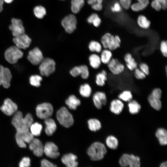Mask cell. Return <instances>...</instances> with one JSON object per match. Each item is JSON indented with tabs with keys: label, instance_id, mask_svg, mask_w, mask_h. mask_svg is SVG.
Here are the masks:
<instances>
[{
	"label": "cell",
	"instance_id": "6da1fadb",
	"mask_svg": "<svg viewBox=\"0 0 167 167\" xmlns=\"http://www.w3.org/2000/svg\"><path fill=\"white\" fill-rule=\"evenodd\" d=\"M33 122V119L31 114L28 113L23 118L22 113L17 111L15 114L11 123L17 132H24L29 131V128Z\"/></svg>",
	"mask_w": 167,
	"mask_h": 167
},
{
	"label": "cell",
	"instance_id": "7a4b0ae2",
	"mask_svg": "<svg viewBox=\"0 0 167 167\" xmlns=\"http://www.w3.org/2000/svg\"><path fill=\"white\" fill-rule=\"evenodd\" d=\"M107 152V149L103 144L95 142L91 145L87 152L92 160L96 161L102 159Z\"/></svg>",
	"mask_w": 167,
	"mask_h": 167
},
{
	"label": "cell",
	"instance_id": "3957f363",
	"mask_svg": "<svg viewBox=\"0 0 167 167\" xmlns=\"http://www.w3.org/2000/svg\"><path fill=\"white\" fill-rule=\"evenodd\" d=\"M101 42L104 49L113 51L120 47L121 40L118 36H114L110 33H107L102 36Z\"/></svg>",
	"mask_w": 167,
	"mask_h": 167
},
{
	"label": "cell",
	"instance_id": "277c9868",
	"mask_svg": "<svg viewBox=\"0 0 167 167\" xmlns=\"http://www.w3.org/2000/svg\"><path fill=\"white\" fill-rule=\"evenodd\" d=\"M56 117L60 124L64 127L69 128L73 124V116L65 107H61L57 111Z\"/></svg>",
	"mask_w": 167,
	"mask_h": 167
},
{
	"label": "cell",
	"instance_id": "5b68a950",
	"mask_svg": "<svg viewBox=\"0 0 167 167\" xmlns=\"http://www.w3.org/2000/svg\"><path fill=\"white\" fill-rule=\"evenodd\" d=\"M39 65V70L42 76H48L55 71L56 63L51 58H44Z\"/></svg>",
	"mask_w": 167,
	"mask_h": 167
},
{
	"label": "cell",
	"instance_id": "8992f818",
	"mask_svg": "<svg viewBox=\"0 0 167 167\" xmlns=\"http://www.w3.org/2000/svg\"><path fill=\"white\" fill-rule=\"evenodd\" d=\"M23 52L16 46H11L8 48L5 53L6 60L9 63L15 64L18 59L22 57Z\"/></svg>",
	"mask_w": 167,
	"mask_h": 167
},
{
	"label": "cell",
	"instance_id": "52a82bcc",
	"mask_svg": "<svg viewBox=\"0 0 167 167\" xmlns=\"http://www.w3.org/2000/svg\"><path fill=\"white\" fill-rule=\"evenodd\" d=\"M140 159L133 154H123L119 160V163L122 167H139L140 166Z\"/></svg>",
	"mask_w": 167,
	"mask_h": 167
},
{
	"label": "cell",
	"instance_id": "ba28073f",
	"mask_svg": "<svg viewBox=\"0 0 167 167\" xmlns=\"http://www.w3.org/2000/svg\"><path fill=\"white\" fill-rule=\"evenodd\" d=\"M61 24L66 32L71 33L76 28L77 19L74 15L69 14L62 19L61 20Z\"/></svg>",
	"mask_w": 167,
	"mask_h": 167
},
{
	"label": "cell",
	"instance_id": "9c48e42d",
	"mask_svg": "<svg viewBox=\"0 0 167 167\" xmlns=\"http://www.w3.org/2000/svg\"><path fill=\"white\" fill-rule=\"evenodd\" d=\"M37 117L41 119H45L52 116L53 112V107L49 103H43L38 105L36 108Z\"/></svg>",
	"mask_w": 167,
	"mask_h": 167
},
{
	"label": "cell",
	"instance_id": "30bf717a",
	"mask_svg": "<svg viewBox=\"0 0 167 167\" xmlns=\"http://www.w3.org/2000/svg\"><path fill=\"white\" fill-rule=\"evenodd\" d=\"M15 138L18 145L21 148L26 147V143H29L34 138V136L30 131L17 132Z\"/></svg>",
	"mask_w": 167,
	"mask_h": 167
},
{
	"label": "cell",
	"instance_id": "8fae6325",
	"mask_svg": "<svg viewBox=\"0 0 167 167\" xmlns=\"http://www.w3.org/2000/svg\"><path fill=\"white\" fill-rule=\"evenodd\" d=\"M108 68L111 72L114 75H119L124 71L125 66L119 60L112 58L107 64Z\"/></svg>",
	"mask_w": 167,
	"mask_h": 167
},
{
	"label": "cell",
	"instance_id": "7c38bea8",
	"mask_svg": "<svg viewBox=\"0 0 167 167\" xmlns=\"http://www.w3.org/2000/svg\"><path fill=\"white\" fill-rule=\"evenodd\" d=\"M12 75L10 70L0 65V85L5 88H8L10 86Z\"/></svg>",
	"mask_w": 167,
	"mask_h": 167
},
{
	"label": "cell",
	"instance_id": "4fadbf2b",
	"mask_svg": "<svg viewBox=\"0 0 167 167\" xmlns=\"http://www.w3.org/2000/svg\"><path fill=\"white\" fill-rule=\"evenodd\" d=\"M11 24L9 26L14 37L17 36L25 33L24 28L21 20L19 19L12 18Z\"/></svg>",
	"mask_w": 167,
	"mask_h": 167
},
{
	"label": "cell",
	"instance_id": "5bb4252c",
	"mask_svg": "<svg viewBox=\"0 0 167 167\" xmlns=\"http://www.w3.org/2000/svg\"><path fill=\"white\" fill-rule=\"evenodd\" d=\"M27 58L32 64L37 65L41 63L44 57L41 51L35 47L29 52Z\"/></svg>",
	"mask_w": 167,
	"mask_h": 167
},
{
	"label": "cell",
	"instance_id": "9a60e30c",
	"mask_svg": "<svg viewBox=\"0 0 167 167\" xmlns=\"http://www.w3.org/2000/svg\"><path fill=\"white\" fill-rule=\"evenodd\" d=\"M13 40L15 46L20 49H26L29 47L31 42L30 38L25 33L14 37Z\"/></svg>",
	"mask_w": 167,
	"mask_h": 167
},
{
	"label": "cell",
	"instance_id": "2e32d148",
	"mask_svg": "<svg viewBox=\"0 0 167 167\" xmlns=\"http://www.w3.org/2000/svg\"><path fill=\"white\" fill-rule=\"evenodd\" d=\"M44 153L47 156L52 159L57 158L60 155L58 147L52 142H47L45 144Z\"/></svg>",
	"mask_w": 167,
	"mask_h": 167
},
{
	"label": "cell",
	"instance_id": "e0dca14e",
	"mask_svg": "<svg viewBox=\"0 0 167 167\" xmlns=\"http://www.w3.org/2000/svg\"><path fill=\"white\" fill-rule=\"evenodd\" d=\"M0 109L5 114L8 116L12 115L17 110L18 107L16 104L9 98L6 99Z\"/></svg>",
	"mask_w": 167,
	"mask_h": 167
},
{
	"label": "cell",
	"instance_id": "ac0fdd59",
	"mask_svg": "<svg viewBox=\"0 0 167 167\" xmlns=\"http://www.w3.org/2000/svg\"><path fill=\"white\" fill-rule=\"evenodd\" d=\"M29 143V148L32 151L35 155L38 157H41L43 155L44 146L39 139L34 138Z\"/></svg>",
	"mask_w": 167,
	"mask_h": 167
},
{
	"label": "cell",
	"instance_id": "d6986e66",
	"mask_svg": "<svg viewBox=\"0 0 167 167\" xmlns=\"http://www.w3.org/2000/svg\"><path fill=\"white\" fill-rule=\"evenodd\" d=\"M93 100L95 106L99 109H101L102 105L106 104L107 101L105 93L102 91H97L93 95Z\"/></svg>",
	"mask_w": 167,
	"mask_h": 167
},
{
	"label": "cell",
	"instance_id": "ffe728a7",
	"mask_svg": "<svg viewBox=\"0 0 167 167\" xmlns=\"http://www.w3.org/2000/svg\"><path fill=\"white\" fill-rule=\"evenodd\" d=\"M77 157L74 154L70 153L64 155L61 160L62 162L68 167H76L78 165L76 161Z\"/></svg>",
	"mask_w": 167,
	"mask_h": 167
},
{
	"label": "cell",
	"instance_id": "44dd1931",
	"mask_svg": "<svg viewBox=\"0 0 167 167\" xmlns=\"http://www.w3.org/2000/svg\"><path fill=\"white\" fill-rule=\"evenodd\" d=\"M124 106V104L121 100L115 99L111 102L110 109L112 113L118 114L122 112Z\"/></svg>",
	"mask_w": 167,
	"mask_h": 167
},
{
	"label": "cell",
	"instance_id": "7402d4cb",
	"mask_svg": "<svg viewBox=\"0 0 167 167\" xmlns=\"http://www.w3.org/2000/svg\"><path fill=\"white\" fill-rule=\"evenodd\" d=\"M44 122L46 126L45 129V133L48 136L52 135L57 128L54 121L52 118H49L45 119Z\"/></svg>",
	"mask_w": 167,
	"mask_h": 167
},
{
	"label": "cell",
	"instance_id": "603a6c76",
	"mask_svg": "<svg viewBox=\"0 0 167 167\" xmlns=\"http://www.w3.org/2000/svg\"><path fill=\"white\" fill-rule=\"evenodd\" d=\"M124 58L126 67L130 71H133L137 67V63L131 54L126 53Z\"/></svg>",
	"mask_w": 167,
	"mask_h": 167
},
{
	"label": "cell",
	"instance_id": "cb8c5ba5",
	"mask_svg": "<svg viewBox=\"0 0 167 167\" xmlns=\"http://www.w3.org/2000/svg\"><path fill=\"white\" fill-rule=\"evenodd\" d=\"M156 136L160 144L162 145L167 144V131L163 128L158 129L156 133Z\"/></svg>",
	"mask_w": 167,
	"mask_h": 167
},
{
	"label": "cell",
	"instance_id": "d4e9b609",
	"mask_svg": "<svg viewBox=\"0 0 167 167\" xmlns=\"http://www.w3.org/2000/svg\"><path fill=\"white\" fill-rule=\"evenodd\" d=\"M65 103L70 109L75 110L80 105L81 102L75 95H72L66 100Z\"/></svg>",
	"mask_w": 167,
	"mask_h": 167
},
{
	"label": "cell",
	"instance_id": "484cf974",
	"mask_svg": "<svg viewBox=\"0 0 167 167\" xmlns=\"http://www.w3.org/2000/svg\"><path fill=\"white\" fill-rule=\"evenodd\" d=\"M107 79V73L105 70H103L97 74L95 82L97 85L102 87L105 85Z\"/></svg>",
	"mask_w": 167,
	"mask_h": 167
},
{
	"label": "cell",
	"instance_id": "4316f807",
	"mask_svg": "<svg viewBox=\"0 0 167 167\" xmlns=\"http://www.w3.org/2000/svg\"><path fill=\"white\" fill-rule=\"evenodd\" d=\"M148 100L150 105L154 109L158 110L161 108L162 104L161 98L150 94L148 96Z\"/></svg>",
	"mask_w": 167,
	"mask_h": 167
},
{
	"label": "cell",
	"instance_id": "83f0119b",
	"mask_svg": "<svg viewBox=\"0 0 167 167\" xmlns=\"http://www.w3.org/2000/svg\"><path fill=\"white\" fill-rule=\"evenodd\" d=\"M84 0H71V10L72 12L76 14L78 13L84 6Z\"/></svg>",
	"mask_w": 167,
	"mask_h": 167
},
{
	"label": "cell",
	"instance_id": "f1b7e54d",
	"mask_svg": "<svg viewBox=\"0 0 167 167\" xmlns=\"http://www.w3.org/2000/svg\"><path fill=\"white\" fill-rule=\"evenodd\" d=\"M89 61L90 66L94 69L98 68L102 63L100 56L95 54L90 55Z\"/></svg>",
	"mask_w": 167,
	"mask_h": 167
},
{
	"label": "cell",
	"instance_id": "f546056e",
	"mask_svg": "<svg viewBox=\"0 0 167 167\" xmlns=\"http://www.w3.org/2000/svg\"><path fill=\"white\" fill-rule=\"evenodd\" d=\"M100 56L101 62L107 64L112 58L113 54L112 51L109 49H105L101 52Z\"/></svg>",
	"mask_w": 167,
	"mask_h": 167
},
{
	"label": "cell",
	"instance_id": "4dcf8cb0",
	"mask_svg": "<svg viewBox=\"0 0 167 167\" xmlns=\"http://www.w3.org/2000/svg\"><path fill=\"white\" fill-rule=\"evenodd\" d=\"M92 88L90 85L86 83L80 85L79 92L81 95L84 97H88L92 93Z\"/></svg>",
	"mask_w": 167,
	"mask_h": 167
},
{
	"label": "cell",
	"instance_id": "1f68e13d",
	"mask_svg": "<svg viewBox=\"0 0 167 167\" xmlns=\"http://www.w3.org/2000/svg\"><path fill=\"white\" fill-rule=\"evenodd\" d=\"M87 21L89 24H92L94 27H98L101 23V20L96 13H93L90 15L87 19Z\"/></svg>",
	"mask_w": 167,
	"mask_h": 167
},
{
	"label": "cell",
	"instance_id": "d6a6232c",
	"mask_svg": "<svg viewBox=\"0 0 167 167\" xmlns=\"http://www.w3.org/2000/svg\"><path fill=\"white\" fill-rule=\"evenodd\" d=\"M128 105L129 112L132 114L138 113L141 109V106L135 100H131L129 101Z\"/></svg>",
	"mask_w": 167,
	"mask_h": 167
},
{
	"label": "cell",
	"instance_id": "836d02e7",
	"mask_svg": "<svg viewBox=\"0 0 167 167\" xmlns=\"http://www.w3.org/2000/svg\"><path fill=\"white\" fill-rule=\"evenodd\" d=\"M33 12L35 16L38 19H42L46 15L45 8L41 5L36 6L33 9Z\"/></svg>",
	"mask_w": 167,
	"mask_h": 167
},
{
	"label": "cell",
	"instance_id": "e575fe53",
	"mask_svg": "<svg viewBox=\"0 0 167 167\" xmlns=\"http://www.w3.org/2000/svg\"><path fill=\"white\" fill-rule=\"evenodd\" d=\"M42 125L37 122L32 123L29 128L30 132L33 136L40 135L42 130Z\"/></svg>",
	"mask_w": 167,
	"mask_h": 167
},
{
	"label": "cell",
	"instance_id": "d590c367",
	"mask_svg": "<svg viewBox=\"0 0 167 167\" xmlns=\"http://www.w3.org/2000/svg\"><path fill=\"white\" fill-rule=\"evenodd\" d=\"M137 22L139 26L143 29L148 28L150 25V22L144 15H141L138 18Z\"/></svg>",
	"mask_w": 167,
	"mask_h": 167
},
{
	"label": "cell",
	"instance_id": "8d00e7d4",
	"mask_svg": "<svg viewBox=\"0 0 167 167\" xmlns=\"http://www.w3.org/2000/svg\"><path fill=\"white\" fill-rule=\"evenodd\" d=\"M89 128L92 131H96L99 130L101 127L100 122L95 118L91 119L88 121Z\"/></svg>",
	"mask_w": 167,
	"mask_h": 167
},
{
	"label": "cell",
	"instance_id": "74e56055",
	"mask_svg": "<svg viewBox=\"0 0 167 167\" xmlns=\"http://www.w3.org/2000/svg\"><path fill=\"white\" fill-rule=\"evenodd\" d=\"M106 143L108 147L111 149H116L118 145V139L113 135L109 136L107 138Z\"/></svg>",
	"mask_w": 167,
	"mask_h": 167
},
{
	"label": "cell",
	"instance_id": "f35d334b",
	"mask_svg": "<svg viewBox=\"0 0 167 167\" xmlns=\"http://www.w3.org/2000/svg\"><path fill=\"white\" fill-rule=\"evenodd\" d=\"M88 48L91 52L99 53L101 52L102 50V45L97 41H92L89 43Z\"/></svg>",
	"mask_w": 167,
	"mask_h": 167
},
{
	"label": "cell",
	"instance_id": "ab89813d",
	"mask_svg": "<svg viewBox=\"0 0 167 167\" xmlns=\"http://www.w3.org/2000/svg\"><path fill=\"white\" fill-rule=\"evenodd\" d=\"M118 98L122 101L127 102L131 100L133 95L131 91L125 90L121 92L118 96Z\"/></svg>",
	"mask_w": 167,
	"mask_h": 167
},
{
	"label": "cell",
	"instance_id": "60d3db41",
	"mask_svg": "<svg viewBox=\"0 0 167 167\" xmlns=\"http://www.w3.org/2000/svg\"><path fill=\"white\" fill-rule=\"evenodd\" d=\"M42 80V77L40 75H32L29 78V82L32 85L38 87L40 86Z\"/></svg>",
	"mask_w": 167,
	"mask_h": 167
},
{
	"label": "cell",
	"instance_id": "b9f144b4",
	"mask_svg": "<svg viewBox=\"0 0 167 167\" xmlns=\"http://www.w3.org/2000/svg\"><path fill=\"white\" fill-rule=\"evenodd\" d=\"M80 70V75L84 79H88L89 76V72L88 67L86 65L79 66Z\"/></svg>",
	"mask_w": 167,
	"mask_h": 167
},
{
	"label": "cell",
	"instance_id": "7bdbcfd3",
	"mask_svg": "<svg viewBox=\"0 0 167 167\" xmlns=\"http://www.w3.org/2000/svg\"><path fill=\"white\" fill-rule=\"evenodd\" d=\"M134 74L135 77L138 79H143L146 77V75L139 68L137 67L134 70Z\"/></svg>",
	"mask_w": 167,
	"mask_h": 167
},
{
	"label": "cell",
	"instance_id": "ee69618b",
	"mask_svg": "<svg viewBox=\"0 0 167 167\" xmlns=\"http://www.w3.org/2000/svg\"><path fill=\"white\" fill-rule=\"evenodd\" d=\"M163 0H153L151 3L152 7L157 11H159L161 9V5Z\"/></svg>",
	"mask_w": 167,
	"mask_h": 167
},
{
	"label": "cell",
	"instance_id": "f6af8a7d",
	"mask_svg": "<svg viewBox=\"0 0 167 167\" xmlns=\"http://www.w3.org/2000/svg\"><path fill=\"white\" fill-rule=\"evenodd\" d=\"M160 50L162 55L165 57H167V42L166 41H162L160 45Z\"/></svg>",
	"mask_w": 167,
	"mask_h": 167
},
{
	"label": "cell",
	"instance_id": "bcb514c9",
	"mask_svg": "<svg viewBox=\"0 0 167 167\" xmlns=\"http://www.w3.org/2000/svg\"><path fill=\"white\" fill-rule=\"evenodd\" d=\"M130 7L132 11L136 12L142 11L146 8L143 5L138 2L135 3L131 5Z\"/></svg>",
	"mask_w": 167,
	"mask_h": 167
},
{
	"label": "cell",
	"instance_id": "7dc6e473",
	"mask_svg": "<svg viewBox=\"0 0 167 167\" xmlns=\"http://www.w3.org/2000/svg\"><path fill=\"white\" fill-rule=\"evenodd\" d=\"M146 75L149 74V68L148 65L145 63H141L139 66V68Z\"/></svg>",
	"mask_w": 167,
	"mask_h": 167
},
{
	"label": "cell",
	"instance_id": "c3c4849f",
	"mask_svg": "<svg viewBox=\"0 0 167 167\" xmlns=\"http://www.w3.org/2000/svg\"><path fill=\"white\" fill-rule=\"evenodd\" d=\"M19 166L20 167H28L30 166V160L29 157H24L20 162Z\"/></svg>",
	"mask_w": 167,
	"mask_h": 167
},
{
	"label": "cell",
	"instance_id": "681fc988",
	"mask_svg": "<svg viewBox=\"0 0 167 167\" xmlns=\"http://www.w3.org/2000/svg\"><path fill=\"white\" fill-rule=\"evenodd\" d=\"M70 74L73 77H76L80 75V70L79 66L73 68L70 71Z\"/></svg>",
	"mask_w": 167,
	"mask_h": 167
},
{
	"label": "cell",
	"instance_id": "f907efd6",
	"mask_svg": "<svg viewBox=\"0 0 167 167\" xmlns=\"http://www.w3.org/2000/svg\"><path fill=\"white\" fill-rule=\"evenodd\" d=\"M131 0H119V3L124 9H129L131 5Z\"/></svg>",
	"mask_w": 167,
	"mask_h": 167
},
{
	"label": "cell",
	"instance_id": "816d5d0a",
	"mask_svg": "<svg viewBox=\"0 0 167 167\" xmlns=\"http://www.w3.org/2000/svg\"><path fill=\"white\" fill-rule=\"evenodd\" d=\"M122 6L118 2H115L113 6L111 8V11L113 12H118L121 11Z\"/></svg>",
	"mask_w": 167,
	"mask_h": 167
},
{
	"label": "cell",
	"instance_id": "f5cc1de1",
	"mask_svg": "<svg viewBox=\"0 0 167 167\" xmlns=\"http://www.w3.org/2000/svg\"><path fill=\"white\" fill-rule=\"evenodd\" d=\"M41 166L43 167H54L57 166L46 159H43L41 161Z\"/></svg>",
	"mask_w": 167,
	"mask_h": 167
},
{
	"label": "cell",
	"instance_id": "db71d44e",
	"mask_svg": "<svg viewBox=\"0 0 167 167\" xmlns=\"http://www.w3.org/2000/svg\"><path fill=\"white\" fill-rule=\"evenodd\" d=\"M91 6L92 9L97 11H100L103 8L102 4L97 2Z\"/></svg>",
	"mask_w": 167,
	"mask_h": 167
},
{
	"label": "cell",
	"instance_id": "11a10c76",
	"mask_svg": "<svg viewBox=\"0 0 167 167\" xmlns=\"http://www.w3.org/2000/svg\"><path fill=\"white\" fill-rule=\"evenodd\" d=\"M138 1V3L143 5L146 7L149 4V0H136Z\"/></svg>",
	"mask_w": 167,
	"mask_h": 167
},
{
	"label": "cell",
	"instance_id": "9f6ffc18",
	"mask_svg": "<svg viewBox=\"0 0 167 167\" xmlns=\"http://www.w3.org/2000/svg\"><path fill=\"white\" fill-rule=\"evenodd\" d=\"M167 7V0H163L161 5L162 9L164 10L166 9Z\"/></svg>",
	"mask_w": 167,
	"mask_h": 167
},
{
	"label": "cell",
	"instance_id": "6f0895ef",
	"mask_svg": "<svg viewBox=\"0 0 167 167\" xmlns=\"http://www.w3.org/2000/svg\"><path fill=\"white\" fill-rule=\"evenodd\" d=\"M97 2L96 0H88L87 3L89 5L92 6Z\"/></svg>",
	"mask_w": 167,
	"mask_h": 167
},
{
	"label": "cell",
	"instance_id": "680465c9",
	"mask_svg": "<svg viewBox=\"0 0 167 167\" xmlns=\"http://www.w3.org/2000/svg\"><path fill=\"white\" fill-rule=\"evenodd\" d=\"M167 162L166 161L162 163L160 165V167H167Z\"/></svg>",
	"mask_w": 167,
	"mask_h": 167
},
{
	"label": "cell",
	"instance_id": "91938a15",
	"mask_svg": "<svg viewBox=\"0 0 167 167\" xmlns=\"http://www.w3.org/2000/svg\"><path fill=\"white\" fill-rule=\"evenodd\" d=\"M4 1L7 3H11L14 0H3Z\"/></svg>",
	"mask_w": 167,
	"mask_h": 167
},
{
	"label": "cell",
	"instance_id": "94428289",
	"mask_svg": "<svg viewBox=\"0 0 167 167\" xmlns=\"http://www.w3.org/2000/svg\"><path fill=\"white\" fill-rule=\"evenodd\" d=\"M3 0H0V6H2L4 3Z\"/></svg>",
	"mask_w": 167,
	"mask_h": 167
},
{
	"label": "cell",
	"instance_id": "6125c7cd",
	"mask_svg": "<svg viewBox=\"0 0 167 167\" xmlns=\"http://www.w3.org/2000/svg\"><path fill=\"white\" fill-rule=\"evenodd\" d=\"M96 1L97 2L102 4L103 0H96Z\"/></svg>",
	"mask_w": 167,
	"mask_h": 167
},
{
	"label": "cell",
	"instance_id": "be15d7a7",
	"mask_svg": "<svg viewBox=\"0 0 167 167\" xmlns=\"http://www.w3.org/2000/svg\"><path fill=\"white\" fill-rule=\"evenodd\" d=\"M3 10L2 6H0V12H1Z\"/></svg>",
	"mask_w": 167,
	"mask_h": 167
},
{
	"label": "cell",
	"instance_id": "e7e4bbea",
	"mask_svg": "<svg viewBox=\"0 0 167 167\" xmlns=\"http://www.w3.org/2000/svg\"></svg>",
	"mask_w": 167,
	"mask_h": 167
}]
</instances>
